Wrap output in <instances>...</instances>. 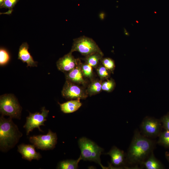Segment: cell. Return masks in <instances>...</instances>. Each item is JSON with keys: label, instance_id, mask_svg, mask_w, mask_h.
I'll return each instance as SVG.
<instances>
[{"label": "cell", "instance_id": "obj_24", "mask_svg": "<svg viewBox=\"0 0 169 169\" xmlns=\"http://www.w3.org/2000/svg\"><path fill=\"white\" fill-rule=\"evenodd\" d=\"M101 64L107 69L111 73L114 72L115 68L114 61L110 58H103Z\"/></svg>", "mask_w": 169, "mask_h": 169}, {"label": "cell", "instance_id": "obj_25", "mask_svg": "<svg viewBox=\"0 0 169 169\" xmlns=\"http://www.w3.org/2000/svg\"><path fill=\"white\" fill-rule=\"evenodd\" d=\"M10 57L8 51L5 49L1 48L0 49V65L4 66L9 62Z\"/></svg>", "mask_w": 169, "mask_h": 169}, {"label": "cell", "instance_id": "obj_22", "mask_svg": "<svg viewBox=\"0 0 169 169\" xmlns=\"http://www.w3.org/2000/svg\"><path fill=\"white\" fill-rule=\"evenodd\" d=\"M96 69L100 79L103 81L110 78L111 73L101 64Z\"/></svg>", "mask_w": 169, "mask_h": 169}, {"label": "cell", "instance_id": "obj_1", "mask_svg": "<svg viewBox=\"0 0 169 169\" xmlns=\"http://www.w3.org/2000/svg\"><path fill=\"white\" fill-rule=\"evenodd\" d=\"M155 144L154 141L136 130L128 150L126 161L131 165H141L153 151Z\"/></svg>", "mask_w": 169, "mask_h": 169}, {"label": "cell", "instance_id": "obj_26", "mask_svg": "<svg viewBox=\"0 0 169 169\" xmlns=\"http://www.w3.org/2000/svg\"><path fill=\"white\" fill-rule=\"evenodd\" d=\"M18 1V0H4V3L1 8H6L8 9V11L5 13L10 14L13 11V8Z\"/></svg>", "mask_w": 169, "mask_h": 169}, {"label": "cell", "instance_id": "obj_8", "mask_svg": "<svg viewBox=\"0 0 169 169\" xmlns=\"http://www.w3.org/2000/svg\"><path fill=\"white\" fill-rule=\"evenodd\" d=\"M49 112V110L43 107L41 112H36L34 113L29 112V116L26 117V122L23 126L26 129L27 135L35 128H38L40 131H42L40 126L44 125V123L47 120L46 118Z\"/></svg>", "mask_w": 169, "mask_h": 169}, {"label": "cell", "instance_id": "obj_29", "mask_svg": "<svg viewBox=\"0 0 169 169\" xmlns=\"http://www.w3.org/2000/svg\"><path fill=\"white\" fill-rule=\"evenodd\" d=\"M4 1V0H0V7L1 8L3 5Z\"/></svg>", "mask_w": 169, "mask_h": 169}, {"label": "cell", "instance_id": "obj_14", "mask_svg": "<svg viewBox=\"0 0 169 169\" xmlns=\"http://www.w3.org/2000/svg\"><path fill=\"white\" fill-rule=\"evenodd\" d=\"M105 154L109 155L111 159V164L115 167H120L125 164L124 153L117 147H113Z\"/></svg>", "mask_w": 169, "mask_h": 169}, {"label": "cell", "instance_id": "obj_9", "mask_svg": "<svg viewBox=\"0 0 169 169\" xmlns=\"http://www.w3.org/2000/svg\"><path fill=\"white\" fill-rule=\"evenodd\" d=\"M162 127L160 120L148 116L143 119L140 125L141 132L143 135L148 138L159 136Z\"/></svg>", "mask_w": 169, "mask_h": 169}, {"label": "cell", "instance_id": "obj_10", "mask_svg": "<svg viewBox=\"0 0 169 169\" xmlns=\"http://www.w3.org/2000/svg\"><path fill=\"white\" fill-rule=\"evenodd\" d=\"M72 52L60 58L56 62L58 69L65 74L72 70L78 64L80 59H75Z\"/></svg>", "mask_w": 169, "mask_h": 169}, {"label": "cell", "instance_id": "obj_17", "mask_svg": "<svg viewBox=\"0 0 169 169\" xmlns=\"http://www.w3.org/2000/svg\"><path fill=\"white\" fill-rule=\"evenodd\" d=\"M100 79H94L88 85L86 90L88 96L94 95L100 93L102 90V83Z\"/></svg>", "mask_w": 169, "mask_h": 169}, {"label": "cell", "instance_id": "obj_4", "mask_svg": "<svg viewBox=\"0 0 169 169\" xmlns=\"http://www.w3.org/2000/svg\"><path fill=\"white\" fill-rule=\"evenodd\" d=\"M0 111L2 115L20 119L22 108L14 95L5 94L0 96Z\"/></svg>", "mask_w": 169, "mask_h": 169}, {"label": "cell", "instance_id": "obj_11", "mask_svg": "<svg viewBox=\"0 0 169 169\" xmlns=\"http://www.w3.org/2000/svg\"><path fill=\"white\" fill-rule=\"evenodd\" d=\"M82 63L80 59L77 65L72 70L65 74V77L66 80L85 87L87 82L82 71Z\"/></svg>", "mask_w": 169, "mask_h": 169}, {"label": "cell", "instance_id": "obj_13", "mask_svg": "<svg viewBox=\"0 0 169 169\" xmlns=\"http://www.w3.org/2000/svg\"><path fill=\"white\" fill-rule=\"evenodd\" d=\"M29 46L26 42L23 43L19 49L18 59L27 64V67H37L38 62L35 61L29 53Z\"/></svg>", "mask_w": 169, "mask_h": 169}, {"label": "cell", "instance_id": "obj_7", "mask_svg": "<svg viewBox=\"0 0 169 169\" xmlns=\"http://www.w3.org/2000/svg\"><path fill=\"white\" fill-rule=\"evenodd\" d=\"M57 137L56 133L49 130L46 135L34 136L30 137V142L38 149L49 150L54 149L57 142Z\"/></svg>", "mask_w": 169, "mask_h": 169}, {"label": "cell", "instance_id": "obj_28", "mask_svg": "<svg viewBox=\"0 0 169 169\" xmlns=\"http://www.w3.org/2000/svg\"><path fill=\"white\" fill-rule=\"evenodd\" d=\"M165 155L166 158L167 159V160L169 162V152H166L165 154Z\"/></svg>", "mask_w": 169, "mask_h": 169}, {"label": "cell", "instance_id": "obj_6", "mask_svg": "<svg viewBox=\"0 0 169 169\" xmlns=\"http://www.w3.org/2000/svg\"><path fill=\"white\" fill-rule=\"evenodd\" d=\"M61 95L66 99L70 100L85 99L88 96L85 86L67 80L61 91Z\"/></svg>", "mask_w": 169, "mask_h": 169}, {"label": "cell", "instance_id": "obj_20", "mask_svg": "<svg viewBox=\"0 0 169 169\" xmlns=\"http://www.w3.org/2000/svg\"><path fill=\"white\" fill-rule=\"evenodd\" d=\"M81 67L83 74L85 78L89 79L90 81L94 79L93 68L91 66L85 62L82 63Z\"/></svg>", "mask_w": 169, "mask_h": 169}, {"label": "cell", "instance_id": "obj_15", "mask_svg": "<svg viewBox=\"0 0 169 169\" xmlns=\"http://www.w3.org/2000/svg\"><path fill=\"white\" fill-rule=\"evenodd\" d=\"M61 110L65 113H70L78 110L82 104L80 100H71L62 104L59 103Z\"/></svg>", "mask_w": 169, "mask_h": 169}, {"label": "cell", "instance_id": "obj_27", "mask_svg": "<svg viewBox=\"0 0 169 169\" xmlns=\"http://www.w3.org/2000/svg\"><path fill=\"white\" fill-rule=\"evenodd\" d=\"M160 120L162 127L165 130L169 131V112L163 116Z\"/></svg>", "mask_w": 169, "mask_h": 169}, {"label": "cell", "instance_id": "obj_5", "mask_svg": "<svg viewBox=\"0 0 169 169\" xmlns=\"http://www.w3.org/2000/svg\"><path fill=\"white\" fill-rule=\"evenodd\" d=\"M77 51L85 57L99 53L103 54L95 42L91 38L82 36L74 39L71 50L72 53Z\"/></svg>", "mask_w": 169, "mask_h": 169}, {"label": "cell", "instance_id": "obj_18", "mask_svg": "<svg viewBox=\"0 0 169 169\" xmlns=\"http://www.w3.org/2000/svg\"><path fill=\"white\" fill-rule=\"evenodd\" d=\"M103 56V54L95 53L85 56L84 60L85 62L90 65L93 68H96L101 63Z\"/></svg>", "mask_w": 169, "mask_h": 169}, {"label": "cell", "instance_id": "obj_16", "mask_svg": "<svg viewBox=\"0 0 169 169\" xmlns=\"http://www.w3.org/2000/svg\"><path fill=\"white\" fill-rule=\"evenodd\" d=\"M141 165L146 169H162L164 166L161 162L155 157L152 151Z\"/></svg>", "mask_w": 169, "mask_h": 169}, {"label": "cell", "instance_id": "obj_2", "mask_svg": "<svg viewBox=\"0 0 169 169\" xmlns=\"http://www.w3.org/2000/svg\"><path fill=\"white\" fill-rule=\"evenodd\" d=\"M12 118L6 119L3 115L0 118V148L3 151L14 146L22 136Z\"/></svg>", "mask_w": 169, "mask_h": 169}, {"label": "cell", "instance_id": "obj_3", "mask_svg": "<svg viewBox=\"0 0 169 169\" xmlns=\"http://www.w3.org/2000/svg\"><path fill=\"white\" fill-rule=\"evenodd\" d=\"M78 144L81 151L80 156L81 160L95 162L103 169L107 168L103 166L101 163L100 156L103 151V148L85 137L80 138Z\"/></svg>", "mask_w": 169, "mask_h": 169}, {"label": "cell", "instance_id": "obj_12", "mask_svg": "<svg viewBox=\"0 0 169 169\" xmlns=\"http://www.w3.org/2000/svg\"><path fill=\"white\" fill-rule=\"evenodd\" d=\"M35 146L30 144H21L18 146V151L22 158L31 161L33 159L38 160L42 157L40 154L36 151Z\"/></svg>", "mask_w": 169, "mask_h": 169}, {"label": "cell", "instance_id": "obj_23", "mask_svg": "<svg viewBox=\"0 0 169 169\" xmlns=\"http://www.w3.org/2000/svg\"><path fill=\"white\" fill-rule=\"evenodd\" d=\"M115 85L114 80L112 78H109L102 81V90L107 92H111L114 90Z\"/></svg>", "mask_w": 169, "mask_h": 169}, {"label": "cell", "instance_id": "obj_19", "mask_svg": "<svg viewBox=\"0 0 169 169\" xmlns=\"http://www.w3.org/2000/svg\"><path fill=\"white\" fill-rule=\"evenodd\" d=\"M81 160V157L76 160H69L60 162L57 167L59 169H76L78 168V163Z\"/></svg>", "mask_w": 169, "mask_h": 169}, {"label": "cell", "instance_id": "obj_21", "mask_svg": "<svg viewBox=\"0 0 169 169\" xmlns=\"http://www.w3.org/2000/svg\"><path fill=\"white\" fill-rule=\"evenodd\" d=\"M157 143L165 147L169 148V131L165 130L161 132Z\"/></svg>", "mask_w": 169, "mask_h": 169}]
</instances>
